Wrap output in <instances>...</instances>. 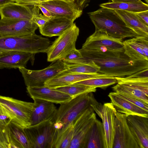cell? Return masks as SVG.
<instances>
[{"instance_id": "6da1fadb", "label": "cell", "mask_w": 148, "mask_h": 148, "mask_svg": "<svg viewBox=\"0 0 148 148\" xmlns=\"http://www.w3.org/2000/svg\"><path fill=\"white\" fill-rule=\"evenodd\" d=\"M82 57L65 62L68 64H85L93 62L100 67L98 73L114 77H124L148 68V61L133 59L124 50L97 51L79 50Z\"/></svg>"}, {"instance_id": "7a4b0ae2", "label": "cell", "mask_w": 148, "mask_h": 148, "mask_svg": "<svg viewBox=\"0 0 148 148\" xmlns=\"http://www.w3.org/2000/svg\"><path fill=\"white\" fill-rule=\"evenodd\" d=\"M92 92L82 94L60 104L53 121L54 143L69 124L87 109L92 107L97 113L98 112L102 105L97 101Z\"/></svg>"}, {"instance_id": "3957f363", "label": "cell", "mask_w": 148, "mask_h": 148, "mask_svg": "<svg viewBox=\"0 0 148 148\" xmlns=\"http://www.w3.org/2000/svg\"><path fill=\"white\" fill-rule=\"evenodd\" d=\"M88 14L95 27V31L122 40L138 36L126 25L114 10L101 7Z\"/></svg>"}, {"instance_id": "277c9868", "label": "cell", "mask_w": 148, "mask_h": 148, "mask_svg": "<svg viewBox=\"0 0 148 148\" xmlns=\"http://www.w3.org/2000/svg\"><path fill=\"white\" fill-rule=\"evenodd\" d=\"M48 38L35 33L20 36H0V51H18L34 54L46 53L51 44Z\"/></svg>"}, {"instance_id": "5b68a950", "label": "cell", "mask_w": 148, "mask_h": 148, "mask_svg": "<svg viewBox=\"0 0 148 148\" xmlns=\"http://www.w3.org/2000/svg\"><path fill=\"white\" fill-rule=\"evenodd\" d=\"M0 106L8 114L11 122L25 129L31 125L34 103L0 95Z\"/></svg>"}, {"instance_id": "8992f818", "label": "cell", "mask_w": 148, "mask_h": 148, "mask_svg": "<svg viewBox=\"0 0 148 148\" xmlns=\"http://www.w3.org/2000/svg\"><path fill=\"white\" fill-rule=\"evenodd\" d=\"M79 29L75 23L56 39L48 49L46 53L49 62L62 60L68 54L75 49V44Z\"/></svg>"}, {"instance_id": "52a82bcc", "label": "cell", "mask_w": 148, "mask_h": 148, "mask_svg": "<svg viewBox=\"0 0 148 148\" xmlns=\"http://www.w3.org/2000/svg\"><path fill=\"white\" fill-rule=\"evenodd\" d=\"M54 62L41 70H30L23 67L19 68L27 87L44 86L46 81L68 68L67 64L62 60Z\"/></svg>"}, {"instance_id": "ba28073f", "label": "cell", "mask_w": 148, "mask_h": 148, "mask_svg": "<svg viewBox=\"0 0 148 148\" xmlns=\"http://www.w3.org/2000/svg\"><path fill=\"white\" fill-rule=\"evenodd\" d=\"M24 130L31 148H52L55 130L52 121L31 125Z\"/></svg>"}, {"instance_id": "9c48e42d", "label": "cell", "mask_w": 148, "mask_h": 148, "mask_svg": "<svg viewBox=\"0 0 148 148\" xmlns=\"http://www.w3.org/2000/svg\"><path fill=\"white\" fill-rule=\"evenodd\" d=\"M92 108H90L72 122L73 135L69 148H86L89 133L96 119Z\"/></svg>"}, {"instance_id": "30bf717a", "label": "cell", "mask_w": 148, "mask_h": 148, "mask_svg": "<svg viewBox=\"0 0 148 148\" xmlns=\"http://www.w3.org/2000/svg\"><path fill=\"white\" fill-rule=\"evenodd\" d=\"M115 77L117 84L112 87L114 91L138 99L148 104V78Z\"/></svg>"}, {"instance_id": "8fae6325", "label": "cell", "mask_w": 148, "mask_h": 148, "mask_svg": "<svg viewBox=\"0 0 148 148\" xmlns=\"http://www.w3.org/2000/svg\"><path fill=\"white\" fill-rule=\"evenodd\" d=\"M123 40L116 38L98 31H95L86 39L81 49L105 51L124 50Z\"/></svg>"}, {"instance_id": "7c38bea8", "label": "cell", "mask_w": 148, "mask_h": 148, "mask_svg": "<svg viewBox=\"0 0 148 148\" xmlns=\"http://www.w3.org/2000/svg\"><path fill=\"white\" fill-rule=\"evenodd\" d=\"M127 116L124 114L116 113L112 148H139L129 127Z\"/></svg>"}, {"instance_id": "4fadbf2b", "label": "cell", "mask_w": 148, "mask_h": 148, "mask_svg": "<svg viewBox=\"0 0 148 148\" xmlns=\"http://www.w3.org/2000/svg\"><path fill=\"white\" fill-rule=\"evenodd\" d=\"M38 27L32 20H0V36H12L33 34Z\"/></svg>"}, {"instance_id": "5bb4252c", "label": "cell", "mask_w": 148, "mask_h": 148, "mask_svg": "<svg viewBox=\"0 0 148 148\" xmlns=\"http://www.w3.org/2000/svg\"><path fill=\"white\" fill-rule=\"evenodd\" d=\"M38 5L47 8L54 17H71L77 18L80 16L82 13V10L75 1L49 0Z\"/></svg>"}, {"instance_id": "9a60e30c", "label": "cell", "mask_w": 148, "mask_h": 148, "mask_svg": "<svg viewBox=\"0 0 148 148\" xmlns=\"http://www.w3.org/2000/svg\"><path fill=\"white\" fill-rule=\"evenodd\" d=\"M130 132L139 148H148V117L137 115L127 116Z\"/></svg>"}, {"instance_id": "2e32d148", "label": "cell", "mask_w": 148, "mask_h": 148, "mask_svg": "<svg viewBox=\"0 0 148 148\" xmlns=\"http://www.w3.org/2000/svg\"><path fill=\"white\" fill-rule=\"evenodd\" d=\"M117 110L111 103L103 105L99 115L102 120L105 137L104 148H112L114 135L115 118Z\"/></svg>"}, {"instance_id": "e0dca14e", "label": "cell", "mask_w": 148, "mask_h": 148, "mask_svg": "<svg viewBox=\"0 0 148 148\" xmlns=\"http://www.w3.org/2000/svg\"><path fill=\"white\" fill-rule=\"evenodd\" d=\"M112 77L113 76L99 73L90 74H79L63 73L60 72L54 77L46 81L45 84V86L51 88H56L86 79Z\"/></svg>"}, {"instance_id": "ac0fdd59", "label": "cell", "mask_w": 148, "mask_h": 148, "mask_svg": "<svg viewBox=\"0 0 148 148\" xmlns=\"http://www.w3.org/2000/svg\"><path fill=\"white\" fill-rule=\"evenodd\" d=\"M26 89L27 93L33 99H38L60 104L72 98L66 94L45 86L27 87Z\"/></svg>"}, {"instance_id": "d6986e66", "label": "cell", "mask_w": 148, "mask_h": 148, "mask_svg": "<svg viewBox=\"0 0 148 148\" xmlns=\"http://www.w3.org/2000/svg\"><path fill=\"white\" fill-rule=\"evenodd\" d=\"M76 19L71 17L54 16L39 28L40 33L49 37L59 36L73 25Z\"/></svg>"}, {"instance_id": "ffe728a7", "label": "cell", "mask_w": 148, "mask_h": 148, "mask_svg": "<svg viewBox=\"0 0 148 148\" xmlns=\"http://www.w3.org/2000/svg\"><path fill=\"white\" fill-rule=\"evenodd\" d=\"M33 100L31 125L48 121H53L57 110L54 103L38 99Z\"/></svg>"}, {"instance_id": "44dd1931", "label": "cell", "mask_w": 148, "mask_h": 148, "mask_svg": "<svg viewBox=\"0 0 148 148\" xmlns=\"http://www.w3.org/2000/svg\"><path fill=\"white\" fill-rule=\"evenodd\" d=\"M0 56V69L26 68L28 61L35 54L18 51H2Z\"/></svg>"}, {"instance_id": "7402d4cb", "label": "cell", "mask_w": 148, "mask_h": 148, "mask_svg": "<svg viewBox=\"0 0 148 148\" xmlns=\"http://www.w3.org/2000/svg\"><path fill=\"white\" fill-rule=\"evenodd\" d=\"M33 5L27 6L14 2L8 3L0 8L1 18L31 20Z\"/></svg>"}, {"instance_id": "603a6c76", "label": "cell", "mask_w": 148, "mask_h": 148, "mask_svg": "<svg viewBox=\"0 0 148 148\" xmlns=\"http://www.w3.org/2000/svg\"><path fill=\"white\" fill-rule=\"evenodd\" d=\"M108 96L117 112L125 114L127 116L137 115L148 117V112L125 99L116 92H110Z\"/></svg>"}, {"instance_id": "cb8c5ba5", "label": "cell", "mask_w": 148, "mask_h": 148, "mask_svg": "<svg viewBox=\"0 0 148 148\" xmlns=\"http://www.w3.org/2000/svg\"><path fill=\"white\" fill-rule=\"evenodd\" d=\"M126 25L138 36H148V26L146 25L135 13L115 10Z\"/></svg>"}, {"instance_id": "d4e9b609", "label": "cell", "mask_w": 148, "mask_h": 148, "mask_svg": "<svg viewBox=\"0 0 148 148\" xmlns=\"http://www.w3.org/2000/svg\"><path fill=\"white\" fill-rule=\"evenodd\" d=\"M105 143L102 123L96 119L89 133L86 148H104Z\"/></svg>"}, {"instance_id": "484cf974", "label": "cell", "mask_w": 148, "mask_h": 148, "mask_svg": "<svg viewBox=\"0 0 148 148\" xmlns=\"http://www.w3.org/2000/svg\"><path fill=\"white\" fill-rule=\"evenodd\" d=\"M11 148H31L24 129L11 122L8 125Z\"/></svg>"}, {"instance_id": "4316f807", "label": "cell", "mask_w": 148, "mask_h": 148, "mask_svg": "<svg viewBox=\"0 0 148 148\" xmlns=\"http://www.w3.org/2000/svg\"><path fill=\"white\" fill-rule=\"evenodd\" d=\"M101 7L118 10L136 13L148 10V5L142 1L137 2H108L100 4Z\"/></svg>"}, {"instance_id": "83f0119b", "label": "cell", "mask_w": 148, "mask_h": 148, "mask_svg": "<svg viewBox=\"0 0 148 148\" xmlns=\"http://www.w3.org/2000/svg\"><path fill=\"white\" fill-rule=\"evenodd\" d=\"M124 53L128 56L135 60L148 61L147 56L133 37L123 41Z\"/></svg>"}, {"instance_id": "f1b7e54d", "label": "cell", "mask_w": 148, "mask_h": 148, "mask_svg": "<svg viewBox=\"0 0 148 148\" xmlns=\"http://www.w3.org/2000/svg\"><path fill=\"white\" fill-rule=\"evenodd\" d=\"M66 64L68 66L67 69L61 73L90 74L98 73L100 70V67L92 61L85 64Z\"/></svg>"}, {"instance_id": "f546056e", "label": "cell", "mask_w": 148, "mask_h": 148, "mask_svg": "<svg viewBox=\"0 0 148 148\" xmlns=\"http://www.w3.org/2000/svg\"><path fill=\"white\" fill-rule=\"evenodd\" d=\"M96 88L95 87L75 83L55 89L69 95L73 98L86 93L95 92L96 91Z\"/></svg>"}, {"instance_id": "4dcf8cb0", "label": "cell", "mask_w": 148, "mask_h": 148, "mask_svg": "<svg viewBox=\"0 0 148 148\" xmlns=\"http://www.w3.org/2000/svg\"><path fill=\"white\" fill-rule=\"evenodd\" d=\"M90 87L104 88L117 83L115 77H103L86 79L76 82Z\"/></svg>"}, {"instance_id": "1f68e13d", "label": "cell", "mask_w": 148, "mask_h": 148, "mask_svg": "<svg viewBox=\"0 0 148 148\" xmlns=\"http://www.w3.org/2000/svg\"><path fill=\"white\" fill-rule=\"evenodd\" d=\"M40 10L37 5L33 6L32 8L33 15L31 19L38 25L39 28L42 27L50 18L40 14Z\"/></svg>"}, {"instance_id": "d6a6232c", "label": "cell", "mask_w": 148, "mask_h": 148, "mask_svg": "<svg viewBox=\"0 0 148 148\" xmlns=\"http://www.w3.org/2000/svg\"><path fill=\"white\" fill-rule=\"evenodd\" d=\"M118 94L126 100L142 108L145 111L148 112V104L138 99L122 94Z\"/></svg>"}, {"instance_id": "836d02e7", "label": "cell", "mask_w": 148, "mask_h": 148, "mask_svg": "<svg viewBox=\"0 0 148 148\" xmlns=\"http://www.w3.org/2000/svg\"><path fill=\"white\" fill-rule=\"evenodd\" d=\"M11 121V119L8 114L0 106V125L7 126Z\"/></svg>"}, {"instance_id": "e575fe53", "label": "cell", "mask_w": 148, "mask_h": 148, "mask_svg": "<svg viewBox=\"0 0 148 148\" xmlns=\"http://www.w3.org/2000/svg\"><path fill=\"white\" fill-rule=\"evenodd\" d=\"M82 57L79 50L76 49L66 55L62 60L64 62H69L80 58Z\"/></svg>"}, {"instance_id": "d590c367", "label": "cell", "mask_w": 148, "mask_h": 148, "mask_svg": "<svg viewBox=\"0 0 148 148\" xmlns=\"http://www.w3.org/2000/svg\"><path fill=\"white\" fill-rule=\"evenodd\" d=\"M49 0H14V2L23 5L32 6Z\"/></svg>"}, {"instance_id": "8d00e7d4", "label": "cell", "mask_w": 148, "mask_h": 148, "mask_svg": "<svg viewBox=\"0 0 148 148\" xmlns=\"http://www.w3.org/2000/svg\"><path fill=\"white\" fill-rule=\"evenodd\" d=\"M141 20L148 26V10L135 13Z\"/></svg>"}, {"instance_id": "74e56055", "label": "cell", "mask_w": 148, "mask_h": 148, "mask_svg": "<svg viewBox=\"0 0 148 148\" xmlns=\"http://www.w3.org/2000/svg\"><path fill=\"white\" fill-rule=\"evenodd\" d=\"M37 5L42 12L44 15L49 18H51L54 17L51 12L47 8L40 5Z\"/></svg>"}, {"instance_id": "f35d334b", "label": "cell", "mask_w": 148, "mask_h": 148, "mask_svg": "<svg viewBox=\"0 0 148 148\" xmlns=\"http://www.w3.org/2000/svg\"><path fill=\"white\" fill-rule=\"evenodd\" d=\"M113 3L137 2L142 1L141 0H111Z\"/></svg>"}, {"instance_id": "ab89813d", "label": "cell", "mask_w": 148, "mask_h": 148, "mask_svg": "<svg viewBox=\"0 0 148 148\" xmlns=\"http://www.w3.org/2000/svg\"><path fill=\"white\" fill-rule=\"evenodd\" d=\"M87 0H75L77 5L82 10L83 6Z\"/></svg>"}, {"instance_id": "60d3db41", "label": "cell", "mask_w": 148, "mask_h": 148, "mask_svg": "<svg viewBox=\"0 0 148 148\" xmlns=\"http://www.w3.org/2000/svg\"><path fill=\"white\" fill-rule=\"evenodd\" d=\"M13 2H14V0H0V8L8 3Z\"/></svg>"}, {"instance_id": "b9f144b4", "label": "cell", "mask_w": 148, "mask_h": 148, "mask_svg": "<svg viewBox=\"0 0 148 148\" xmlns=\"http://www.w3.org/2000/svg\"><path fill=\"white\" fill-rule=\"evenodd\" d=\"M3 148V146L0 143V148Z\"/></svg>"}, {"instance_id": "7bdbcfd3", "label": "cell", "mask_w": 148, "mask_h": 148, "mask_svg": "<svg viewBox=\"0 0 148 148\" xmlns=\"http://www.w3.org/2000/svg\"><path fill=\"white\" fill-rule=\"evenodd\" d=\"M67 1H75V0H64Z\"/></svg>"}, {"instance_id": "ee69618b", "label": "cell", "mask_w": 148, "mask_h": 148, "mask_svg": "<svg viewBox=\"0 0 148 148\" xmlns=\"http://www.w3.org/2000/svg\"><path fill=\"white\" fill-rule=\"evenodd\" d=\"M2 51H0V56L1 55V54L2 53Z\"/></svg>"}]
</instances>
